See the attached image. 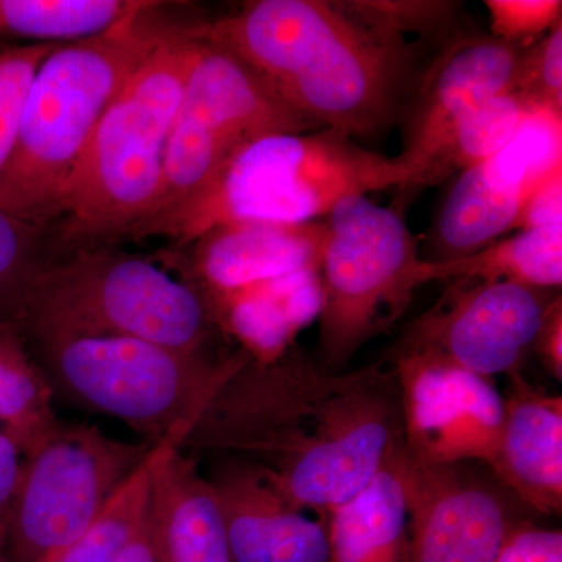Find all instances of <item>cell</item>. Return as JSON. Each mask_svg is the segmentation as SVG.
Listing matches in <instances>:
<instances>
[{"mask_svg":"<svg viewBox=\"0 0 562 562\" xmlns=\"http://www.w3.org/2000/svg\"><path fill=\"white\" fill-rule=\"evenodd\" d=\"M149 449L60 422L22 462L5 538L9 561L57 557L88 530Z\"/></svg>","mask_w":562,"mask_h":562,"instance_id":"10","label":"cell"},{"mask_svg":"<svg viewBox=\"0 0 562 562\" xmlns=\"http://www.w3.org/2000/svg\"><path fill=\"white\" fill-rule=\"evenodd\" d=\"M401 390L403 449L428 464H494L505 401L492 380L449 362L392 355Z\"/></svg>","mask_w":562,"mask_h":562,"instance_id":"13","label":"cell"},{"mask_svg":"<svg viewBox=\"0 0 562 562\" xmlns=\"http://www.w3.org/2000/svg\"><path fill=\"white\" fill-rule=\"evenodd\" d=\"M492 38L520 44L561 22V0H486Z\"/></svg>","mask_w":562,"mask_h":562,"instance_id":"30","label":"cell"},{"mask_svg":"<svg viewBox=\"0 0 562 562\" xmlns=\"http://www.w3.org/2000/svg\"><path fill=\"white\" fill-rule=\"evenodd\" d=\"M20 449L0 431V549L5 550L7 530L20 484L22 462Z\"/></svg>","mask_w":562,"mask_h":562,"instance_id":"33","label":"cell"},{"mask_svg":"<svg viewBox=\"0 0 562 562\" xmlns=\"http://www.w3.org/2000/svg\"><path fill=\"white\" fill-rule=\"evenodd\" d=\"M530 98L516 90L502 92L465 114L454 124L416 187H428L486 161L509 143L524 121L538 109Z\"/></svg>","mask_w":562,"mask_h":562,"instance_id":"26","label":"cell"},{"mask_svg":"<svg viewBox=\"0 0 562 562\" xmlns=\"http://www.w3.org/2000/svg\"><path fill=\"white\" fill-rule=\"evenodd\" d=\"M52 232L0 211V314L41 261Z\"/></svg>","mask_w":562,"mask_h":562,"instance_id":"28","label":"cell"},{"mask_svg":"<svg viewBox=\"0 0 562 562\" xmlns=\"http://www.w3.org/2000/svg\"><path fill=\"white\" fill-rule=\"evenodd\" d=\"M155 3L144 0H0V38L54 44L94 38Z\"/></svg>","mask_w":562,"mask_h":562,"instance_id":"25","label":"cell"},{"mask_svg":"<svg viewBox=\"0 0 562 562\" xmlns=\"http://www.w3.org/2000/svg\"><path fill=\"white\" fill-rule=\"evenodd\" d=\"M461 279L513 281L553 291L561 288L562 225L519 231L468 257L419 262L420 286L430 281Z\"/></svg>","mask_w":562,"mask_h":562,"instance_id":"22","label":"cell"},{"mask_svg":"<svg viewBox=\"0 0 562 562\" xmlns=\"http://www.w3.org/2000/svg\"><path fill=\"white\" fill-rule=\"evenodd\" d=\"M199 47L195 25H171L103 114L50 227L70 250L125 238L149 216Z\"/></svg>","mask_w":562,"mask_h":562,"instance_id":"4","label":"cell"},{"mask_svg":"<svg viewBox=\"0 0 562 562\" xmlns=\"http://www.w3.org/2000/svg\"><path fill=\"white\" fill-rule=\"evenodd\" d=\"M513 90L522 92L536 105L562 111V21L541 43L522 52Z\"/></svg>","mask_w":562,"mask_h":562,"instance_id":"29","label":"cell"},{"mask_svg":"<svg viewBox=\"0 0 562 562\" xmlns=\"http://www.w3.org/2000/svg\"><path fill=\"white\" fill-rule=\"evenodd\" d=\"M505 401L494 469L498 480L538 513L562 512V397L514 373Z\"/></svg>","mask_w":562,"mask_h":562,"instance_id":"18","label":"cell"},{"mask_svg":"<svg viewBox=\"0 0 562 562\" xmlns=\"http://www.w3.org/2000/svg\"><path fill=\"white\" fill-rule=\"evenodd\" d=\"M195 431L247 454L299 508L328 514L403 442L401 390L392 369L331 372L292 347L268 364L247 361Z\"/></svg>","mask_w":562,"mask_h":562,"instance_id":"1","label":"cell"},{"mask_svg":"<svg viewBox=\"0 0 562 562\" xmlns=\"http://www.w3.org/2000/svg\"><path fill=\"white\" fill-rule=\"evenodd\" d=\"M327 217L319 342L324 361L342 366L408 310L420 258L402 214L368 195L344 199Z\"/></svg>","mask_w":562,"mask_h":562,"instance_id":"8","label":"cell"},{"mask_svg":"<svg viewBox=\"0 0 562 562\" xmlns=\"http://www.w3.org/2000/svg\"><path fill=\"white\" fill-rule=\"evenodd\" d=\"M60 44L0 46V172L9 161L24 105L36 70Z\"/></svg>","mask_w":562,"mask_h":562,"instance_id":"27","label":"cell"},{"mask_svg":"<svg viewBox=\"0 0 562 562\" xmlns=\"http://www.w3.org/2000/svg\"><path fill=\"white\" fill-rule=\"evenodd\" d=\"M150 506L165 562H233L216 491L180 450L155 472Z\"/></svg>","mask_w":562,"mask_h":562,"instance_id":"20","label":"cell"},{"mask_svg":"<svg viewBox=\"0 0 562 562\" xmlns=\"http://www.w3.org/2000/svg\"><path fill=\"white\" fill-rule=\"evenodd\" d=\"M416 60L379 0H292L273 90L319 128L368 136L401 116Z\"/></svg>","mask_w":562,"mask_h":562,"instance_id":"6","label":"cell"},{"mask_svg":"<svg viewBox=\"0 0 562 562\" xmlns=\"http://www.w3.org/2000/svg\"><path fill=\"white\" fill-rule=\"evenodd\" d=\"M217 330L241 346L251 361L268 364L294 346L303 328L319 319V269L286 273L202 299Z\"/></svg>","mask_w":562,"mask_h":562,"instance_id":"19","label":"cell"},{"mask_svg":"<svg viewBox=\"0 0 562 562\" xmlns=\"http://www.w3.org/2000/svg\"><path fill=\"white\" fill-rule=\"evenodd\" d=\"M327 235L325 221L235 222L203 233L190 243L188 258L172 260L181 280L205 299L303 269H319Z\"/></svg>","mask_w":562,"mask_h":562,"instance_id":"15","label":"cell"},{"mask_svg":"<svg viewBox=\"0 0 562 562\" xmlns=\"http://www.w3.org/2000/svg\"><path fill=\"white\" fill-rule=\"evenodd\" d=\"M55 382L88 408L110 414L151 446L190 417L202 416L224 384L250 360L243 350L221 360L116 336L35 344Z\"/></svg>","mask_w":562,"mask_h":562,"instance_id":"7","label":"cell"},{"mask_svg":"<svg viewBox=\"0 0 562 562\" xmlns=\"http://www.w3.org/2000/svg\"><path fill=\"white\" fill-rule=\"evenodd\" d=\"M195 32L201 47L173 121L160 192L144 221L190 201L247 144L319 128L249 65L205 38L198 24Z\"/></svg>","mask_w":562,"mask_h":562,"instance_id":"9","label":"cell"},{"mask_svg":"<svg viewBox=\"0 0 562 562\" xmlns=\"http://www.w3.org/2000/svg\"><path fill=\"white\" fill-rule=\"evenodd\" d=\"M558 295L513 281L453 280L406 328L392 355L432 358L490 380L512 376Z\"/></svg>","mask_w":562,"mask_h":562,"instance_id":"11","label":"cell"},{"mask_svg":"<svg viewBox=\"0 0 562 562\" xmlns=\"http://www.w3.org/2000/svg\"><path fill=\"white\" fill-rule=\"evenodd\" d=\"M116 562H165L150 503L138 530L124 547Z\"/></svg>","mask_w":562,"mask_h":562,"instance_id":"35","label":"cell"},{"mask_svg":"<svg viewBox=\"0 0 562 562\" xmlns=\"http://www.w3.org/2000/svg\"><path fill=\"white\" fill-rule=\"evenodd\" d=\"M199 419L201 417L194 416L180 422L161 441L150 446L138 468L114 492L88 530L57 557L41 562H116L149 508L155 472L169 454L180 450L191 438Z\"/></svg>","mask_w":562,"mask_h":562,"instance_id":"23","label":"cell"},{"mask_svg":"<svg viewBox=\"0 0 562 562\" xmlns=\"http://www.w3.org/2000/svg\"><path fill=\"white\" fill-rule=\"evenodd\" d=\"M394 452L371 482L327 514L328 562L406 561L408 508Z\"/></svg>","mask_w":562,"mask_h":562,"instance_id":"21","label":"cell"},{"mask_svg":"<svg viewBox=\"0 0 562 562\" xmlns=\"http://www.w3.org/2000/svg\"><path fill=\"white\" fill-rule=\"evenodd\" d=\"M416 177L406 155L364 149L347 133H280L247 144L190 201L140 222L125 238L166 236L183 247L235 222H316L351 195L409 191Z\"/></svg>","mask_w":562,"mask_h":562,"instance_id":"2","label":"cell"},{"mask_svg":"<svg viewBox=\"0 0 562 562\" xmlns=\"http://www.w3.org/2000/svg\"><path fill=\"white\" fill-rule=\"evenodd\" d=\"M408 508L405 562H494L513 530L501 495L461 471L394 452Z\"/></svg>","mask_w":562,"mask_h":562,"instance_id":"14","label":"cell"},{"mask_svg":"<svg viewBox=\"0 0 562 562\" xmlns=\"http://www.w3.org/2000/svg\"><path fill=\"white\" fill-rule=\"evenodd\" d=\"M522 50L495 38L450 44L425 76L414 99L403 155L416 165V187L432 155L458 121L487 99L513 90Z\"/></svg>","mask_w":562,"mask_h":562,"instance_id":"16","label":"cell"},{"mask_svg":"<svg viewBox=\"0 0 562 562\" xmlns=\"http://www.w3.org/2000/svg\"><path fill=\"white\" fill-rule=\"evenodd\" d=\"M0 317L33 344L116 336L201 353L216 331L190 284L150 258L102 246L41 261Z\"/></svg>","mask_w":562,"mask_h":562,"instance_id":"5","label":"cell"},{"mask_svg":"<svg viewBox=\"0 0 562 562\" xmlns=\"http://www.w3.org/2000/svg\"><path fill=\"white\" fill-rule=\"evenodd\" d=\"M532 350L541 358L543 366L549 369L558 382L562 380V297L554 299L546 319H543Z\"/></svg>","mask_w":562,"mask_h":562,"instance_id":"34","label":"cell"},{"mask_svg":"<svg viewBox=\"0 0 562 562\" xmlns=\"http://www.w3.org/2000/svg\"><path fill=\"white\" fill-rule=\"evenodd\" d=\"M494 562H562V532L530 525L513 527Z\"/></svg>","mask_w":562,"mask_h":562,"instance_id":"31","label":"cell"},{"mask_svg":"<svg viewBox=\"0 0 562 562\" xmlns=\"http://www.w3.org/2000/svg\"><path fill=\"white\" fill-rule=\"evenodd\" d=\"M0 424L24 457L60 425L49 376L33 360L21 328L5 317H0Z\"/></svg>","mask_w":562,"mask_h":562,"instance_id":"24","label":"cell"},{"mask_svg":"<svg viewBox=\"0 0 562 562\" xmlns=\"http://www.w3.org/2000/svg\"><path fill=\"white\" fill-rule=\"evenodd\" d=\"M233 562H328L327 525L310 519L251 462L211 482Z\"/></svg>","mask_w":562,"mask_h":562,"instance_id":"17","label":"cell"},{"mask_svg":"<svg viewBox=\"0 0 562 562\" xmlns=\"http://www.w3.org/2000/svg\"><path fill=\"white\" fill-rule=\"evenodd\" d=\"M0 562H10L9 557H7L5 550L0 549Z\"/></svg>","mask_w":562,"mask_h":562,"instance_id":"36","label":"cell"},{"mask_svg":"<svg viewBox=\"0 0 562 562\" xmlns=\"http://www.w3.org/2000/svg\"><path fill=\"white\" fill-rule=\"evenodd\" d=\"M562 168V111L538 106L514 138L458 177L435 227L436 258L454 260L517 231L525 203Z\"/></svg>","mask_w":562,"mask_h":562,"instance_id":"12","label":"cell"},{"mask_svg":"<svg viewBox=\"0 0 562 562\" xmlns=\"http://www.w3.org/2000/svg\"><path fill=\"white\" fill-rule=\"evenodd\" d=\"M160 5L94 38L63 43L43 61L0 172V211L50 231L103 114L171 27L155 14Z\"/></svg>","mask_w":562,"mask_h":562,"instance_id":"3","label":"cell"},{"mask_svg":"<svg viewBox=\"0 0 562 562\" xmlns=\"http://www.w3.org/2000/svg\"><path fill=\"white\" fill-rule=\"evenodd\" d=\"M562 225V168L550 173L525 203L517 231Z\"/></svg>","mask_w":562,"mask_h":562,"instance_id":"32","label":"cell"}]
</instances>
